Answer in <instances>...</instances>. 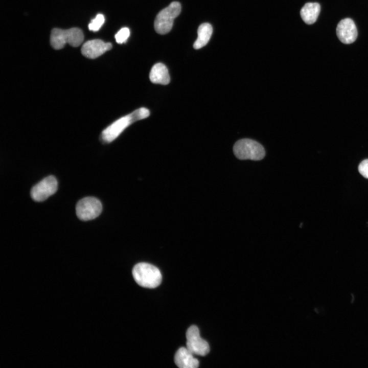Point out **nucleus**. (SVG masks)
Segmentation results:
<instances>
[{"label": "nucleus", "instance_id": "nucleus-3", "mask_svg": "<svg viewBox=\"0 0 368 368\" xmlns=\"http://www.w3.org/2000/svg\"><path fill=\"white\" fill-rule=\"evenodd\" d=\"M83 40V33L78 28L66 30L54 28L51 31L50 35L51 45L55 50L62 49L66 43L74 47H78Z\"/></svg>", "mask_w": 368, "mask_h": 368}, {"label": "nucleus", "instance_id": "nucleus-16", "mask_svg": "<svg viewBox=\"0 0 368 368\" xmlns=\"http://www.w3.org/2000/svg\"><path fill=\"white\" fill-rule=\"evenodd\" d=\"M130 36V30L128 28L125 27L121 29L115 35L116 42L122 44L126 42Z\"/></svg>", "mask_w": 368, "mask_h": 368}, {"label": "nucleus", "instance_id": "nucleus-15", "mask_svg": "<svg viewBox=\"0 0 368 368\" xmlns=\"http://www.w3.org/2000/svg\"><path fill=\"white\" fill-rule=\"evenodd\" d=\"M105 21V18L103 14H98L96 17L91 20L88 25L89 30L97 32L99 30Z\"/></svg>", "mask_w": 368, "mask_h": 368}, {"label": "nucleus", "instance_id": "nucleus-13", "mask_svg": "<svg viewBox=\"0 0 368 368\" xmlns=\"http://www.w3.org/2000/svg\"><path fill=\"white\" fill-rule=\"evenodd\" d=\"M320 10V6L318 3H308L301 9L300 15L306 24L311 25L316 21Z\"/></svg>", "mask_w": 368, "mask_h": 368}, {"label": "nucleus", "instance_id": "nucleus-8", "mask_svg": "<svg viewBox=\"0 0 368 368\" xmlns=\"http://www.w3.org/2000/svg\"><path fill=\"white\" fill-rule=\"evenodd\" d=\"M186 338L187 348L194 355L205 356L209 353V343L201 338L197 326L192 325L188 328Z\"/></svg>", "mask_w": 368, "mask_h": 368}, {"label": "nucleus", "instance_id": "nucleus-11", "mask_svg": "<svg viewBox=\"0 0 368 368\" xmlns=\"http://www.w3.org/2000/svg\"><path fill=\"white\" fill-rule=\"evenodd\" d=\"M193 355L194 354L187 347H181L175 355V363L180 368L198 367L199 364V361Z\"/></svg>", "mask_w": 368, "mask_h": 368}, {"label": "nucleus", "instance_id": "nucleus-2", "mask_svg": "<svg viewBox=\"0 0 368 368\" xmlns=\"http://www.w3.org/2000/svg\"><path fill=\"white\" fill-rule=\"evenodd\" d=\"M134 280L142 287L154 288L160 285L162 276L160 270L155 266L147 263H139L132 269Z\"/></svg>", "mask_w": 368, "mask_h": 368}, {"label": "nucleus", "instance_id": "nucleus-1", "mask_svg": "<svg viewBox=\"0 0 368 368\" xmlns=\"http://www.w3.org/2000/svg\"><path fill=\"white\" fill-rule=\"evenodd\" d=\"M149 115L150 111L147 108L141 107L119 118L106 127L102 131L101 139L104 143H111L129 125L137 121L147 118Z\"/></svg>", "mask_w": 368, "mask_h": 368}, {"label": "nucleus", "instance_id": "nucleus-5", "mask_svg": "<svg viewBox=\"0 0 368 368\" xmlns=\"http://www.w3.org/2000/svg\"><path fill=\"white\" fill-rule=\"evenodd\" d=\"M181 11V5L178 2L171 3L167 7L161 10L157 15L154 24L156 32L165 34L171 30L174 19Z\"/></svg>", "mask_w": 368, "mask_h": 368}, {"label": "nucleus", "instance_id": "nucleus-14", "mask_svg": "<svg viewBox=\"0 0 368 368\" xmlns=\"http://www.w3.org/2000/svg\"><path fill=\"white\" fill-rule=\"evenodd\" d=\"M213 32L212 26L209 23L201 24L197 31L198 37L193 44L195 49H199L209 42Z\"/></svg>", "mask_w": 368, "mask_h": 368}, {"label": "nucleus", "instance_id": "nucleus-9", "mask_svg": "<svg viewBox=\"0 0 368 368\" xmlns=\"http://www.w3.org/2000/svg\"><path fill=\"white\" fill-rule=\"evenodd\" d=\"M336 34L339 40L344 44L354 42L358 35L354 21L349 18L340 20L336 28Z\"/></svg>", "mask_w": 368, "mask_h": 368}, {"label": "nucleus", "instance_id": "nucleus-12", "mask_svg": "<svg viewBox=\"0 0 368 368\" xmlns=\"http://www.w3.org/2000/svg\"><path fill=\"white\" fill-rule=\"evenodd\" d=\"M149 78L152 83L162 85H167L170 81L168 68L162 63H156L152 66Z\"/></svg>", "mask_w": 368, "mask_h": 368}, {"label": "nucleus", "instance_id": "nucleus-17", "mask_svg": "<svg viewBox=\"0 0 368 368\" xmlns=\"http://www.w3.org/2000/svg\"><path fill=\"white\" fill-rule=\"evenodd\" d=\"M358 171L364 177L368 178V159H364L360 163Z\"/></svg>", "mask_w": 368, "mask_h": 368}, {"label": "nucleus", "instance_id": "nucleus-7", "mask_svg": "<svg viewBox=\"0 0 368 368\" xmlns=\"http://www.w3.org/2000/svg\"><path fill=\"white\" fill-rule=\"evenodd\" d=\"M58 182L55 177L48 176L34 186L31 190V196L35 201L46 200L57 190Z\"/></svg>", "mask_w": 368, "mask_h": 368}, {"label": "nucleus", "instance_id": "nucleus-4", "mask_svg": "<svg viewBox=\"0 0 368 368\" xmlns=\"http://www.w3.org/2000/svg\"><path fill=\"white\" fill-rule=\"evenodd\" d=\"M233 151L238 158L242 160H260L265 155L263 147L258 142L249 139L238 141L234 146Z\"/></svg>", "mask_w": 368, "mask_h": 368}, {"label": "nucleus", "instance_id": "nucleus-10", "mask_svg": "<svg viewBox=\"0 0 368 368\" xmlns=\"http://www.w3.org/2000/svg\"><path fill=\"white\" fill-rule=\"evenodd\" d=\"M112 48L109 42H104L100 39H93L85 42L82 46V54L90 59H95Z\"/></svg>", "mask_w": 368, "mask_h": 368}, {"label": "nucleus", "instance_id": "nucleus-6", "mask_svg": "<svg viewBox=\"0 0 368 368\" xmlns=\"http://www.w3.org/2000/svg\"><path fill=\"white\" fill-rule=\"evenodd\" d=\"M102 210L101 201L94 197H86L80 199L76 206L78 218L83 221L93 220L98 217Z\"/></svg>", "mask_w": 368, "mask_h": 368}]
</instances>
